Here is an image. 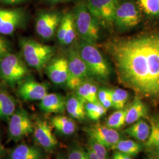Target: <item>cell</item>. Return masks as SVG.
<instances>
[{
    "label": "cell",
    "instance_id": "6da1fadb",
    "mask_svg": "<svg viewBox=\"0 0 159 159\" xmlns=\"http://www.w3.org/2000/svg\"><path fill=\"white\" fill-rule=\"evenodd\" d=\"M120 83L136 96L159 100V34L116 40L108 45Z\"/></svg>",
    "mask_w": 159,
    "mask_h": 159
},
{
    "label": "cell",
    "instance_id": "7a4b0ae2",
    "mask_svg": "<svg viewBox=\"0 0 159 159\" xmlns=\"http://www.w3.org/2000/svg\"><path fill=\"white\" fill-rule=\"evenodd\" d=\"M76 48L85 63L91 77L100 80L108 79L111 73L109 65L94 44L81 40Z\"/></svg>",
    "mask_w": 159,
    "mask_h": 159
},
{
    "label": "cell",
    "instance_id": "3957f363",
    "mask_svg": "<svg viewBox=\"0 0 159 159\" xmlns=\"http://www.w3.org/2000/svg\"><path fill=\"white\" fill-rule=\"evenodd\" d=\"M73 14L77 33L81 40L94 44L99 39L100 22L91 14L83 1L75 5Z\"/></svg>",
    "mask_w": 159,
    "mask_h": 159
},
{
    "label": "cell",
    "instance_id": "277c9868",
    "mask_svg": "<svg viewBox=\"0 0 159 159\" xmlns=\"http://www.w3.org/2000/svg\"><path fill=\"white\" fill-rule=\"evenodd\" d=\"M20 46L25 61L30 67L39 71L46 67L56 53L54 47L33 39H23Z\"/></svg>",
    "mask_w": 159,
    "mask_h": 159
},
{
    "label": "cell",
    "instance_id": "5b68a950",
    "mask_svg": "<svg viewBox=\"0 0 159 159\" xmlns=\"http://www.w3.org/2000/svg\"><path fill=\"white\" fill-rule=\"evenodd\" d=\"M66 57L68 67V78L66 85L70 89L75 90L91 76L77 48H70Z\"/></svg>",
    "mask_w": 159,
    "mask_h": 159
},
{
    "label": "cell",
    "instance_id": "8992f818",
    "mask_svg": "<svg viewBox=\"0 0 159 159\" xmlns=\"http://www.w3.org/2000/svg\"><path fill=\"white\" fill-rule=\"evenodd\" d=\"M28 73L26 64L15 54L8 53L0 61V75L8 85L14 86Z\"/></svg>",
    "mask_w": 159,
    "mask_h": 159
},
{
    "label": "cell",
    "instance_id": "52a82bcc",
    "mask_svg": "<svg viewBox=\"0 0 159 159\" xmlns=\"http://www.w3.org/2000/svg\"><path fill=\"white\" fill-rule=\"evenodd\" d=\"M34 126L28 112L24 108H18L8 120L9 137L12 140L18 142L33 133Z\"/></svg>",
    "mask_w": 159,
    "mask_h": 159
},
{
    "label": "cell",
    "instance_id": "ba28073f",
    "mask_svg": "<svg viewBox=\"0 0 159 159\" xmlns=\"http://www.w3.org/2000/svg\"><path fill=\"white\" fill-rule=\"evenodd\" d=\"M140 21L139 10L133 2L127 1L119 4L115 11L113 22L117 28L131 29L137 26Z\"/></svg>",
    "mask_w": 159,
    "mask_h": 159
},
{
    "label": "cell",
    "instance_id": "9c48e42d",
    "mask_svg": "<svg viewBox=\"0 0 159 159\" xmlns=\"http://www.w3.org/2000/svg\"><path fill=\"white\" fill-rule=\"evenodd\" d=\"M63 16L59 12L46 11L38 15L35 23L37 34L44 40H50L57 33Z\"/></svg>",
    "mask_w": 159,
    "mask_h": 159
},
{
    "label": "cell",
    "instance_id": "30bf717a",
    "mask_svg": "<svg viewBox=\"0 0 159 159\" xmlns=\"http://www.w3.org/2000/svg\"><path fill=\"white\" fill-rule=\"evenodd\" d=\"M25 22L26 15L23 9L0 8V34H13Z\"/></svg>",
    "mask_w": 159,
    "mask_h": 159
},
{
    "label": "cell",
    "instance_id": "8fae6325",
    "mask_svg": "<svg viewBox=\"0 0 159 159\" xmlns=\"http://www.w3.org/2000/svg\"><path fill=\"white\" fill-rule=\"evenodd\" d=\"M84 130L90 139L110 149L121 140V135L117 130L107 125L96 124L86 127Z\"/></svg>",
    "mask_w": 159,
    "mask_h": 159
},
{
    "label": "cell",
    "instance_id": "7c38bea8",
    "mask_svg": "<svg viewBox=\"0 0 159 159\" xmlns=\"http://www.w3.org/2000/svg\"><path fill=\"white\" fill-rule=\"evenodd\" d=\"M33 133L35 142L47 152H51L57 147V139L52 133L50 125L45 120L36 121Z\"/></svg>",
    "mask_w": 159,
    "mask_h": 159
},
{
    "label": "cell",
    "instance_id": "4fadbf2b",
    "mask_svg": "<svg viewBox=\"0 0 159 159\" xmlns=\"http://www.w3.org/2000/svg\"><path fill=\"white\" fill-rule=\"evenodd\" d=\"M46 74L56 85H66L68 78L67 60L66 57L52 58L46 67Z\"/></svg>",
    "mask_w": 159,
    "mask_h": 159
},
{
    "label": "cell",
    "instance_id": "5bb4252c",
    "mask_svg": "<svg viewBox=\"0 0 159 159\" xmlns=\"http://www.w3.org/2000/svg\"><path fill=\"white\" fill-rule=\"evenodd\" d=\"M18 92L20 97L25 101H40L48 94V87L44 83L29 79L20 84Z\"/></svg>",
    "mask_w": 159,
    "mask_h": 159
},
{
    "label": "cell",
    "instance_id": "9a60e30c",
    "mask_svg": "<svg viewBox=\"0 0 159 159\" xmlns=\"http://www.w3.org/2000/svg\"><path fill=\"white\" fill-rule=\"evenodd\" d=\"M86 4L89 11L100 23L114 22L116 8L107 0H88Z\"/></svg>",
    "mask_w": 159,
    "mask_h": 159
},
{
    "label": "cell",
    "instance_id": "2e32d148",
    "mask_svg": "<svg viewBox=\"0 0 159 159\" xmlns=\"http://www.w3.org/2000/svg\"><path fill=\"white\" fill-rule=\"evenodd\" d=\"M77 34L73 12L65 14L62 17L56 33L58 41L64 46L70 45L74 42Z\"/></svg>",
    "mask_w": 159,
    "mask_h": 159
},
{
    "label": "cell",
    "instance_id": "e0dca14e",
    "mask_svg": "<svg viewBox=\"0 0 159 159\" xmlns=\"http://www.w3.org/2000/svg\"><path fill=\"white\" fill-rule=\"evenodd\" d=\"M66 99L57 93L47 94L40 100V109L46 113L62 114L66 110Z\"/></svg>",
    "mask_w": 159,
    "mask_h": 159
},
{
    "label": "cell",
    "instance_id": "ac0fdd59",
    "mask_svg": "<svg viewBox=\"0 0 159 159\" xmlns=\"http://www.w3.org/2000/svg\"><path fill=\"white\" fill-rule=\"evenodd\" d=\"M43 152L34 146L21 144L12 149L9 159H44Z\"/></svg>",
    "mask_w": 159,
    "mask_h": 159
},
{
    "label": "cell",
    "instance_id": "d6986e66",
    "mask_svg": "<svg viewBox=\"0 0 159 159\" xmlns=\"http://www.w3.org/2000/svg\"><path fill=\"white\" fill-rule=\"evenodd\" d=\"M148 116V108L141 100L136 96L130 107L127 108L125 123L131 125Z\"/></svg>",
    "mask_w": 159,
    "mask_h": 159
},
{
    "label": "cell",
    "instance_id": "ffe728a7",
    "mask_svg": "<svg viewBox=\"0 0 159 159\" xmlns=\"http://www.w3.org/2000/svg\"><path fill=\"white\" fill-rule=\"evenodd\" d=\"M150 125L146 121L141 119L126 128L125 132L127 135L137 141L144 143L150 136Z\"/></svg>",
    "mask_w": 159,
    "mask_h": 159
},
{
    "label": "cell",
    "instance_id": "44dd1931",
    "mask_svg": "<svg viewBox=\"0 0 159 159\" xmlns=\"http://www.w3.org/2000/svg\"><path fill=\"white\" fill-rule=\"evenodd\" d=\"M51 123L58 133L64 136H70L74 134L77 128L74 120L62 115L52 117Z\"/></svg>",
    "mask_w": 159,
    "mask_h": 159
},
{
    "label": "cell",
    "instance_id": "7402d4cb",
    "mask_svg": "<svg viewBox=\"0 0 159 159\" xmlns=\"http://www.w3.org/2000/svg\"><path fill=\"white\" fill-rule=\"evenodd\" d=\"M150 133L148 140L144 142L146 151L152 154H159V119L150 120Z\"/></svg>",
    "mask_w": 159,
    "mask_h": 159
},
{
    "label": "cell",
    "instance_id": "603a6c76",
    "mask_svg": "<svg viewBox=\"0 0 159 159\" xmlns=\"http://www.w3.org/2000/svg\"><path fill=\"white\" fill-rule=\"evenodd\" d=\"M85 103L75 94L66 99V109L68 114L74 119L83 120L85 117Z\"/></svg>",
    "mask_w": 159,
    "mask_h": 159
},
{
    "label": "cell",
    "instance_id": "cb8c5ba5",
    "mask_svg": "<svg viewBox=\"0 0 159 159\" xmlns=\"http://www.w3.org/2000/svg\"><path fill=\"white\" fill-rule=\"evenodd\" d=\"M75 90V95L84 103L98 102L97 88L96 85L91 83L85 81Z\"/></svg>",
    "mask_w": 159,
    "mask_h": 159
},
{
    "label": "cell",
    "instance_id": "d4e9b609",
    "mask_svg": "<svg viewBox=\"0 0 159 159\" xmlns=\"http://www.w3.org/2000/svg\"><path fill=\"white\" fill-rule=\"evenodd\" d=\"M16 110L14 98L8 93L0 91V120L8 121Z\"/></svg>",
    "mask_w": 159,
    "mask_h": 159
},
{
    "label": "cell",
    "instance_id": "484cf974",
    "mask_svg": "<svg viewBox=\"0 0 159 159\" xmlns=\"http://www.w3.org/2000/svg\"><path fill=\"white\" fill-rule=\"evenodd\" d=\"M110 149L126 154L131 157L139 153L143 149L140 143L131 140H120Z\"/></svg>",
    "mask_w": 159,
    "mask_h": 159
},
{
    "label": "cell",
    "instance_id": "4316f807",
    "mask_svg": "<svg viewBox=\"0 0 159 159\" xmlns=\"http://www.w3.org/2000/svg\"><path fill=\"white\" fill-rule=\"evenodd\" d=\"M85 114L90 119L97 121L106 113L107 109L99 102H86L84 104Z\"/></svg>",
    "mask_w": 159,
    "mask_h": 159
},
{
    "label": "cell",
    "instance_id": "83f0119b",
    "mask_svg": "<svg viewBox=\"0 0 159 159\" xmlns=\"http://www.w3.org/2000/svg\"><path fill=\"white\" fill-rule=\"evenodd\" d=\"M127 108L117 110L110 114L107 120L106 125L113 129H119L125 123Z\"/></svg>",
    "mask_w": 159,
    "mask_h": 159
},
{
    "label": "cell",
    "instance_id": "f1b7e54d",
    "mask_svg": "<svg viewBox=\"0 0 159 159\" xmlns=\"http://www.w3.org/2000/svg\"><path fill=\"white\" fill-rule=\"evenodd\" d=\"M111 100L113 102L112 107L117 110L124 108L125 103L129 98V94L127 91L121 89L111 90Z\"/></svg>",
    "mask_w": 159,
    "mask_h": 159
},
{
    "label": "cell",
    "instance_id": "f546056e",
    "mask_svg": "<svg viewBox=\"0 0 159 159\" xmlns=\"http://www.w3.org/2000/svg\"><path fill=\"white\" fill-rule=\"evenodd\" d=\"M137 3L145 14L151 16H159V0H137Z\"/></svg>",
    "mask_w": 159,
    "mask_h": 159
},
{
    "label": "cell",
    "instance_id": "4dcf8cb0",
    "mask_svg": "<svg viewBox=\"0 0 159 159\" xmlns=\"http://www.w3.org/2000/svg\"><path fill=\"white\" fill-rule=\"evenodd\" d=\"M67 159H89L85 150L78 143H73L68 148Z\"/></svg>",
    "mask_w": 159,
    "mask_h": 159
},
{
    "label": "cell",
    "instance_id": "1f68e13d",
    "mask_svg": "<svg viewBox=\"0 0 159 159\" xmlns=\"http://www.w3.org/2000/svg\"><path fill=\"white\" fill-rule=\"evenodd\" d=\"M88 148H91L93 152L100 159H108L107 148L101 144L95 142L91 139H89Z\"/></svg>",
    "mask_w": 159,
    "mask_h": 159
},
{
    "label": "cell",
    "instance_id": "d6a6232c",
    "mask_svg": "<svg viewBox=\"0 0 159 159\" xmlns=\"http://www.w3.org/2000/svg\"><path fill=\"white\" fill-rule=\"evenodd\" d=\"M97 97L98 102L102 104V102L111 98V91L107 89H101L98 91Z\"/></svg>",
    "mask_w": 159,
    "mask_h": 159
},
{
    "label": "cell",
    "instance_id": "836d02e7",
    "mask_svg": "<svg viewBox=\"0 0 159 159\" xmlns=\"http://www.w3.org/2000/svg\"><path fill=\"white\" fill-rule=\"evenodd\" d=\"M9 53L8 45L6 40L0 36V61Z\"/></svg>",
    "mask_w": 159,
    "mask_h": 159
},
{
    "label": "cell",
    "instance_id": "e575fe53",
    "mask_svg": "<svg viewBox=\"0 0 159 159\" xmlns=\"http://www.w3.org/2000/svg\"><path fill=\"white\" fill-rule=\"evenodd\" d=\"M112 159H133L132 157L126 154L121 153L119 151L115 150L114 152L113 156H112Z\"/></svg>",
    "mask_w": 159,
    "mask_h": 159
},
{
    "label": "cell",
    "instance_id": "d590c367",
    "mask_svg": "<svg viewBox=\"0 0 159 159\" xmlns=\"http://www.w3.org/2000/svg\"><path fill=\"white\" fill-rule=\"evenodd\" d=\"M28 0H0V2L6 4H20L23 2L27 1Z\"/></svg>",
    "mask_w": 159,
    "mask_h": 159
},
{
    "label": "cell",
    "instance_id": "8d00e7d4",
    "mask_svg": "<svg viewBox=\"0 0 159 159\" xmlns=\"http://www.w3.org/2000/svg\"><path fill=\"white\" fill-rule=\"evenodd\" d=\"M87 152L89 159H100L97 156L96 154L93 152V151L91 150V148H87Z\"/></svg>",
    "mask_w": 159,
    "mask_h": 159
},
{
    "label": "cell",
    "instance_id": "74e56055",
    "mask_svg": "<svg viewBox=\"0 0 159 159\" xmlns=\"http://www.w3.org/2000/svg\"><path fill=\"white\" fill-rule=\"evenodd\" d=\"M5 149H4V147L2 144V143L1 141V134H0V157L3 155V154L4 153Z\"/></svg>",
    "mask_w": 159,
    "mask_h": 159
},
{
    "label": "cell",
    "instance_id": "f35d334b",
    "mask_svg": "<svg viewBox=\"0 0 159 159\" xmlns=\"http://www.w3.org/2000/svg\"><path fill=\"white\" fill-rule=\"evenodd\" d=\"M107 1L115 8H117V7L119 4V0H107Z\"/></svg>",
    "mask_w": 159,
    "mask_h": 159
},
{
    "label": "cell",
    "instance_id": "ab89813d",
    "mask_svg": "<svg viewBox=\"0 0 159 159\" xmlns=\"http://www.w3.org/2000/svg\"><path fill=\"white\" fill-rule=\"evenodd\" d=\"M48 1L51 3L57 4V3H61V2H64L69 1L70 0H48Z\"/></svg>",
    "mask_w": 159,
    "mask_h": 159
},
{
    "label": "cell",
    "instance_id": "60d3db41",
    "mask_svg": "<svg viewBox=\"0 0 159 159\" xmlns=\"http://www.w3.org/2000/svg\"><path fill=\"white\" fill-rule=\"evenodd\" d=\"M55 159H67V157L64 154L60 153L57 154V157Z\"/></svg>",
    "mask_w": 159,
    "mask_h": 159
},
{
    "label": "cell",
    "instance_id": "b9f144b4",
    "mask_svg": "<svg viewBox=\"0 0 159 159\" xmlns=\"http://www.w3.org/2000/svg\"><path fill=\"white\" fill-rule=\"evenodd\" d=\"M148 159H159V154H152L150 155Z\"/></svg>",
    "mask_w": 159,
    "mask_h": 159
}]
</instances>
